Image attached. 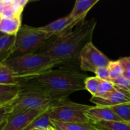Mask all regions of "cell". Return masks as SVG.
<instances>
[{
    "label": "cell",
    "instance_id": "cell-12",
    "mask_svg": "<svg viewBox=\"0 0 130 130\" xmlns=\"http://www.w3.org/2000/svg\"><path fill=\"white\" fill-rule=\"evenodd\" d=\"M99 1V0H77L69 15L75 20H85L88 11Z\"/></svg>",
    "mask_w": 130,
    "mask_h": 130
},
{
    "label": "cell",
    "instance_id": "cell-11",
    "mask_svg": "<svg viewBox=\"0 0 130 130\" xmlns=\"http://www.w3.org/2000/svg\"><path fill=\"white\" fill-rule=\"evenodd\" d=\"M90 123L96 121H123L109 107L91 106L85 112Z\"/></svg>",
    "mask_w": 130,
    "mask_h": 130
},
{
    "label": "cell",
    "instance_id": "cell-26",
    "mask_svg": "<svg viewBox=\"0 0 130 130\" xmlns=\"http://www.w3.org/2000/svg\"><path fill=\"white\" fill-rule=\"evenodd\" d=\"M96 77L101 80L110 81L109 72L107 67H99L95 72Z\"/></svg>",
    "mask_w": 130,
    "mask_h": 130
},
{
    "label": "cell",
    "instance_id": "cell-20",
    "mask_svg": "<svg viewBox=\"0 0 130 130\" xmlns=\"http://www.w3.org/2000/svg\"><path fill=\"white\" fill-rule=\"evenodd\" d=\"M122 121L130 123V103L110 107Z\"/></svg>",
    "mask_w": 130,
    "mask_h": 130
},
{
    "label": "cell",
    "instance_id": "cell-17",
    "mask_svg": "<svg viewBox=\"0 0 130 130\" xmlns=\"http://www.w3.org/2000/svg\"><path fill=\"white\" fill-rule=\"evenodd\" d=\"M91 124L98 130H130V123L124 121H96Z\"/></svg>",
    "mask_w": 130,
    "mask_h": 130
},
{
    "label": "cell",
    "instance_id": "cell-23",
    "mask_svg": "<svg viewBox=\"0 0 130 130\" xmlns=\"http://www.w3.org/2000/svg\"><path fill=\"white\" fill-rule=\"evenodd\" d=\"M110 81L116 87L130 93V80L124 76L114 79H110Z\"/></svg>",
    "mask_w": 130,
    "mask_h": 130
},
{
    "label": "cell",
    "instance_id": "cell-5",
    "mask_svg": "<svg viewBox=\"0 0 130 130\" xmlns=\"http://www.w3.org/2000/svg\"><path fill=\"white\" fill-rule=\"evenodd\" d=\"M91 106L77 104L67 99L61 100L50 108L48 115L53 121L60 123H90L85 112Z\"/></svg>",
    "mask_w": 130,
    "mask_h": 130
},
{
    "label": "cell",
    "instance_id": "cell-33",
    "mask_svg": "<svg viewBox=\"0 0 130 130\" xmlns=\"http://www.w3.org/2000/svg\"><path fill=\"white\" fill-rule=\"evenodd\" d=\"M2 105H3V104H1V102H0V107H1V106H2Z\"/></svg>",
    "mask_w": 130,
    "mask_h": 130
},
{
    "label": "cell",
    "instance_id": "cell-24",
    "mask_svg": "<svg viewBox=\"0 0 130 130\" xmlns=\"http://www.w3.org/2000/svg\"><path fill=\"white\" fill-rule=\"evenodd\" d=\"M115 86L110 81L101 80V85L99 88V92L95 96H102L112 91Z\"/></svg>",
    "mask_w": 130,
    "mask_h": 130
},
{
    "label": "cell",
    "instance_id": "cell-31",
    "mask_svg": "<svg viewBox=\"0 0 130 130\" xmlns=\"http://www.w3.org/2000/svg\"><path fill=\"white\" fill-rule=\"evenodd\" d=\"M2 19H3L2 16H1V15H0V24H1V20H2Z\"/></svg>",
    "mask_w": 130,
    "mask_h": 130
},
{
    "label": "cell",
    "instance_id": "cell-30",
    "mask_svg": "<svg viewBox=\"0 0 130 130\" xmlns=\"http://www.w3.org/2000/svg\"><path fill=\"white\" fill-rule=\"evenodd\" d=\"M4 35H6V34H3V33H1V32H0V38H1V37H2L3 36H4Z\"/></svg>",
    "mask_w": 130,
    "mask_h": 130
},
{
    "label": "cell",
    "instance_id": "cell-18",
    "mask_svg": "<svg viewBox=\"0 0 130 130\" xmlns=\"http://www.w3.org/2000/svg\"><path fill=\"white\" fill-rule=\"evenodd\" d=\"M48 109V110H49ZM41 115L38 118L33 121L24 130H32L36 128H53L52 121L50 119L48 115V111Z\"/></svg>",
    "mask_w": 130,
    "mask_h": 130
},
{
    "label": "cell",
    "instance_id": "cell-13",
    "mask_svg": "<svg viewBox=\"0 0 130 130\" xmlns=\"http://www.w3.org/2000/svg\"><path fill=\"white\" fill-rule=\"evenodd\" d=\"M21 26V16L3 18L0 24V32L6 35L16 36Z\"/></svg>",
    "mask_w": 130,
    "mask_h": 130
},
{
    "label": "cell",
    "instance_id": "cell-4",
    "mask_svg": "<svg viewBox=\"0 0 130 130\" xmlns=\"http://www.w3.org/2000/svg\"><path fill=\"white\" fill-rule=\"evenodd\" d=\"M53 37L55 36L39 30V27L22 25L15 36V44L11 57L36 53L45 45L48 39Z\"/></svg>",
    "mask_w": 130,
    "mask_h": 130
},
{
    "label": "cell",
    "instance_id": "cell-25",
    "mask_svg": "<svg viewBox=\"0 0 130 130\" xmlns=\"http://www.w3.org/2000/svg\"><path fill=\"white\" fill-rule=\"evenodd\" d=\"M11 112V103L0 107V126L7 119Z\"/></svg>",
    "mask_w": 130,
    "mask_h": 130
},
{
    "label": "cell",
    "instance_id": "cell-19",
    "mask_svg": "<svg viewBox=\"0 0 130 130\" xmlns=\"http://www.w3.org/2000/svg\"><path fill=\"white\" fill-rule=\"evenodd\" d=\"M0 85H18L15 75L5 65L0 68Z\"/></svg>",
    "mask_w": 130,
    "mask_h": 130
},
{
    "label": "cell",
    "instance_id": "cell-28",
    "mask_svg": "<svg viewBox=\"0 0 130 130\" xmlns=\"http://www.w3.org/2000/svg\"><path fill=\"white\" fill-rule=\"evenodd\" d=\"M123 76H124V77L130 80V69L124 70Z\"/></svg>",
    "mask_w": 130,
    "mask_h": 130
},
{
    "label": "cell",
    "instance_id": "cell-29",
    "mask_svg": "<svg viewBox=\"0 0 130 130\" xmlns=\"http://www.w3.org/2000/svg\"><path fill=\"white\" fill-rule=\"evenodd\" d=\"M32 130H51L50 128H36Z\"/></svg>",
    "mask_w": 130,
    "mask_h": 130
},
{
    "label": "cell",
    "instance_id": "cell-21",
    "mask_svg": "<svg viewBox=\"0 0 130 130\" xmlns=\"http://www.w3.org/2000/svg\"><path fill=\"white\" fill-rule=\"evenodd\" d=\"M100 85L101 79L96 77V76L86 77L85 81V90L89 91L92 96H95L99 92Z\"/></svg>",
    "mask_w": 130,
    "mask_h": 130
},
{
    "label": "cell",
    "instance_id": "cell-10",
    "mask_svg": "<svg viewBox=\"0 0 130 130\" xmlns=\"http://www.w3.org/2000/svg\"><path fill=\"white\" fill-rule=\"evenodd\" d=\"M83 21L84 20H75L69 14L64 17L57 19L47 25L40 27L39 29L44 32L52 34L57 37L71 30L74 27Z\"/></svg>",
    "mask_w": 130,
    "mask_h": 130
},
{
    "label": "cell",
    "instance_id": "cell-34",
    "mask_svg": "<svg viewBox=\"0 0 130 130\" xmlns=\"http://www.w3.org/2000/svg\"><path fill=\"white\" fill-rule=\"evenodd\" d=\"M50 129H51V130H54V129H53V128H50Z\"/></svg>",
    "mask_w": 130,
    "mask_h": 130
},
{
    "label": "cell",
    "instance_id": "cell-8",
    "mask_svg": "<svg viewBox=\"0 0 130 130\" xmlns=\"http://www.w3.org/2000/svg\"><path fill=\"white\" fill-rule=\"evenodd\" d=\"M50 108L32 109L15 115L9 116L2 130H24L33 121L46 112Z\"/></svg>",
    "mask_w": 130,
    "mask_h": 130
},
{
    "label": "cell",
    "instance_id": "cell-22",
    "mask_svg": "<svg viewBox=\"0 0 130 130\" xmlns=\"http://www.w3.org/2000/svg\"><path fill=\"white\" fill-rule=\"evenodd\" d=\"M107 68L109 70L110 79H114L123 76L124 69L119 60L116 61L110 60V63L108 65Z\"/></svg>",
    "mask_w": 130,
    "mask_h": 130
},
{
    "label": "cell",
    "instance_id": "cell-6",
    "mask_svg": "<svg viewBox=\"0 0 130 130\" xmlns=\"http://www.w3.org/2000/svg\"><path fill=\"white\" fill-rule=\"evenodd\" d=\"M58 102L60 101L54 100L41 91L22 89L17 98L11 102V112L10 116L32 109H48Z\"/></svg>",
    "mask_w": 130,
    "mask_h": 130
},
{
    "label": "cell",
    "instance_id": "cell-32",
    "mask_svg": "<svg viewBox=\"0 0 130 130\" xmlns=\"http://www.w3.org/2000/svg\"><path fill=\"white\" fill-rule=\"evenodd\" d=\"M3 63H0V68H1V67H3Z\"/></svg>",
    "mask_w": 130,
    "mask_h": 130
},
{
    "label": "cell",
    "instance_id": "cell-9",
    "mask_svg": "<svg viewBox=\"0 0 130 130\" xmlns=\"http://www.w3.org/2000/svg\"><path fill=\"white\" fill-rule=\"evenodd\" d=\"M90 101L97 106L112 107L130 103V93L115 86L114 90L102 96H92Z\"/></svg>",
    "mask_w": 130,
    "mask_h": 130
},
{
    "label": "cell",
    "instance_id": "cell-15",
    "mask_svg": "<svg viewBox=\"0 0 130 130\" xmlns=\"http://www.w3.org/2000/svg\"><path fill=\"white\" fill-rule=\"evenodd\" d=\"M15 41V36L4 35L0 38V63H4L11 57Z\"/></svg>",
    "mask_w": 130,
    "mask_h": 130
},
{
    "label": "cell",
    "instance_id": "cell-2",
    "mask_svg": "<svg viewBox=\"0 0 130 130\" xmlns=\"http://www.w3.org/2000/svg\"><path fill=\"white\" fill-rule=\"evenodd\" d=\"M96 22L92 20L83 22L74 30L56 37L51 43L46 44L36 53L48 56L53 59L63 62L69 61L79 55L81 46L92 36Z\"/></svg>",
    "mask_w": 130,
    "mask_h": 130
},
{
    "label": "cell",
    "instance_id": "cell-7",
    "mask_svg": "<svg viewBox=\"0 0 130 130\" xmlns=\"http://www.w3.org/2000/svg\"><path fill=\"white\" fill-rule=\"evenodd\" d=\"M79 57L81 70L93 73L99 67H107L110 62L91 41L86 43L81 48Z\"/></svg>",
    "mask_w": 130,
    "mask_h": 130
},
{
    "label": "cell",
    "instance_id": "cell-1",
    "mask_svg": "<svg viewBox=\"0 0 130 130\" xmlns=\"http://www.w3.org/2000/svg\"><path fill=\"white\" fill-rule=\"evenodd\" d=\"M86 76L71 69H51L38 74L17 78L23 90L41 91L57 101L67 99L73 93L85 90Z\"/></svg>",
    "mask_w": 130,
    "mask_h": 130
},
{
    "label": "cell",
    "instance_id": "cell-16",
    "mask_svg": "<svg viewBox=\"0 0 130 130\" xmlns=\"http://www.w3.org/2000/svg\"><path fill=\"white\" fill-rule=\"evenodd\" d=\"M54 130H98L91 123H60L52 121Z\"/></svg>",
    "mask_w": 130,
    "mask_h": 130
},
{
    "label": "cell",
    "instance_id": "cell-14",
    "mask_svg": "<svg viewBox=\"0 0 130 130\" xmlns=\"http://www.w3.org/2000/svg\"><path fill=\"white\" fill-rule=\"evenodd\" d=\"M22 91L19 85H0V102L3 105L10 104L17 98Z\"/></svg>",
    "mask_w": 130,
    "mask_h": 130
},
{
    "label": "cell",
    "instance_id": "cell-3",
    "mask_svg": "<svg viewBox=\"0 0 130 130\" xmlns=\"http://www.w3.org/2000/svg\"><path fill=\"white\" fill-rule=\"evenodd\" d=\"M63 62L41 53H32L11 57L3 64L13 72L17 78H20L53 69V67Z\"/></svg>",
    "mask_w": 130,
    "mask_h": 130
},
{
    "label": "cell",
    "instance_id": "cell-27",
    "mask_svg": "<svg viewBox=\"0 0 130 130\" xmlns=\"http://www.w3.org/2000/svg\"><path fill=\"white\" fill-rule=\"evenodd\" d=\"M123 69H130V57H123L119 59Z\"/></svg>",
    "mask_w": 130,
    "mask_h": 130
}]
</instances>
